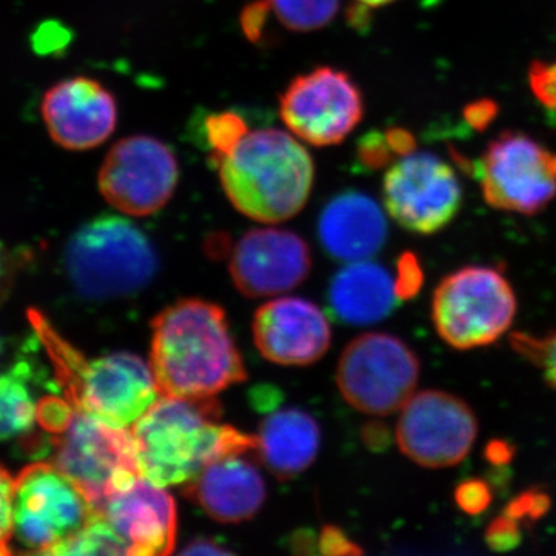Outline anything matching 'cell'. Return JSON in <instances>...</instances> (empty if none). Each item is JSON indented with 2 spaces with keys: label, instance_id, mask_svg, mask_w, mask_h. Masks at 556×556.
Returning <instances> with one entry per match:
<instances>
[{
  "label": "cell",
  "instance_id": "cell-1",
  "mask_svg": "<svg viewBox=\"0 0 556 556\" xmlns=\"http://www.w3.org/2000/svg\"><path fill=\"white\" fill-rule=\"evenodd\" d=\"M150 367L161 396L215 397L247 379L225 311L199 299L179 300L153 318Z\"/></svg>",
  "mask_w": 556,
  "mask_h": 556
},
{
  "label": "cell",
  "instance_id": "cell-2",
  "mask_svg": "<svg viewBox=\"0 0 556 556\" xmlns=\"http://www.w3.org/2000/svg\"><path fill=\"white\" fill-rule=\"evenodd\" d=\"M130 433L139 473L166 489L188 485L219 457L257 448L255 437L223 422L215 397L161 396Z\"/></svg>",
  "mask_w": 556,
  "mask_h": 556
},
{
  "label": "cell",
  "instance_id": "cell-3",
  "mask_svg": "<svg viewBox=\"0 0 556 556\" xmlns=\"http://www.w3.org/2000/svg\"><path fill=\"white\" fill-rule=\"evenodd\" d=\"M214 166L232 206L266 225L300 214L316 175L302 141L280 129L249 130Z\"/></svg>",
  "mask_w": 556,
  "mask_h": 556
},
{
  "label": "cell",
  "instance_id": "cell-4",
  "mask_svg": "<svg viewBox=\"0 0 556 556\" xmlns=\"http://www.w3.org/2000/svg\"><path fill=\"white\" fill-rule=\"evenodd\" d=\"M31 324L49 351L56 386L73 407L109 426L130 428L161 397L150 362L130 353H113L87 362L38 311H33Z\"/></svg>",
  "mask_w": 556,
  "mask_h": 556
},
{
  "label": "cell",
  "instance_id": "cell-5",
  "mask_svg": "<svg viewBox=\"0 0 556 556\" xmlns=\"http://www.w3.org/2000/svg\"><path fill=\"white\" fill-rule=\"evenodd\" d=\"M65 273L83 298H129L159 273L152 241L127 218L101 215L80 226L64 252Z\"/></svg>",
  "mask_w": 556,
  "mask_h": 556
},
{
  "label": "cell",
  "instance_id": "cell-6",
  "mask_svg": "<svg viewBox=\"0 0 556 556\" xmlns=\"http://www.w3.org/2000/svg\"><path fill=\"white\" fill-rule=\"evenodd\" d=\"M517 314L507 278L486 266H467L439 283L433 298L438 334L456 350H473L506 334Z\"/></svg>",
  "mask_w": 556,
  "mask_h": 556
},
{
  "label": "cell",
  "instance_id": "cell-7",
  "mask_svg": "<svg viewBox=\"0 0 556 556\" xmlns=\"http://www.w3.org/2000/svg\"><path fill=\"white\" fill-rule=\"evenodd\" d=\"M101 514L90 497L53 463H35L14 478L13 535L35 554L76 535Z\"/></svg>",
  "mask_w": 556,
  "mask_h": 556
},
{
  "label": "cell",
  "instance_id": "cell-8",
  "mask_svg": "<svg viewBox=\"0 0 556 556\" xmlns=\"http://www.w3.org/2000/svg\"><path fill=\"white\" fill-rule=\"evenodd\" d=\"M54 464L72 478L101 511L105 501L139 477L130 428L102 422L75 408L67 428L51 437Z\"/></svg>",
  "mask_w": 556,
  "mask_h": 556
},
{
  "label": "cell",
  "instance_id": "cell-9",
  "mask_svg": "<svg viewBox=\"0 0 556 556\" xmlns=\"http://www.w3.org/2000/svg\"><path fill=\"white\" fill-rule=\"evenodd\" d=\"M419 371V358L407 343L386 332H368L343 350L336 380L351 407L388 416L415 394Z\"/></svg>",
  "mask_w": 556,
  "mask_h": 556
},
{
  "label": "cell",
  "instance_id": "cell-10",
  "mask_svg": "<svg viewBox=\"0 0 556 556\" xmlns=\"http://www.w3.org/2000/svg\"><path fill=\"white\" fill-rule=\"evenodd\" d=\"M475 177L490 206L538 214L556 197V152L521 131H503L486 144Z\"/></svg>",
  "mask_w": 556,
  "mask_h": 556
},
{
  "label": "cell",
  "instance_id": "cell-11",
  "mask_svg": "<svg viewBox=\"0 0 556 556\" xmlns=\"http://www.w3.org/2000/svg\"><path fill=\"white\" fill-rule=\"evenodd\" d=\"M278 113L300 141L328 148L350 137L364 118V94L346 72L321 65L288 84Z\"/></svg>",
  "mask_w": 556,
  "mask_h": 556
},
{
  "label": "cell",
  "instance_id": "cell-12",
  "mask_svg": "<svg viewBox=\"0 0 556 556\" xmlns=\"http://www.w3.org/2000/svg\"><path fill=\"white\" fill-rule=\"evenodd\" d=\"M383 204L401 228L431 236L455 219L463 206L456 172L430 152L399 156L383 178Z\"/></svg>",
  "mask_w": 556,
  "mask_h": 556
},
{
  "label": "cell",
  "instance_id": "cell-13",
  "mask_svg": "<svg viewBox=\"0 0 556 556\" xmlns=\"http://www.w3.org/2000/svg\"><path fill=\"white\" fill-rule=\"evenodd\" d=\"M178 179V160L169 146L148 135H134L110 149L98 186L113 207L134 217H148L169 203Z\"/></svg>",
  "mask_w": 556,
  "mask_h": 556
},
{
  "label": "cell",
  "instance_id": "cell-14",
  "mask_svg": "<svg viewBox=\"0 0 556 556\" xmlns=\"http://www.w3.org/2000/svg\"><path fill=\"white\" fill-rule=\"evenodd\" d=\"M401 409L397 445L419 466H456L466 459L477 441V416L463 399L444 391H420Z\"/></svg>",
  "mask_w": 556,
  "mask_h": 556
},
{
  "label": "cell",
  "instance_id": "cell-15",
  "mask_svg": "<svg viewBox=\"0 0 556 556\" xmlns=\"http://www.w3.org/2000/svg\"><path fill=\"white\" fill-rule=\"evenodd\" d=\"M229 270L237 289L247 298H278L309 276L311 251L292 230L252 229L233 248Z\"/></svg>",
  "mask_w": 556,
  "mask_h": 556
},
{
  "label": "cell",
  "instance_id": "cell-16",
  "mask_svg": "<svg viewBox=\"0 0 556 556\" xmlns=\"http://www.w3.org/2000/svg\"><path fill=\"white\" fill-rule=\"evenodd\" d=\"M51 139L67 150H90L108 141L118 123V104L100 80L76 76L54 84L42 100Z\"/></svg>",
  "mask_w": 556,
  "mask_h": 556
},
{
  "label": "cell",
  "instance_id": "cell-17",
  "mask_svg": "<svg viewBox=\"0 0 556 556\" xmlns=\"http://www.w3.org/2000/svg\"><path fill=\"white\" fill-rule=\"evenodd\" d=\"M255 346L278 365H311L331 345V327L324 311L302 298H278L265 303L254 317Z\"/></svg>",
  "mask_w": 556,
  "mask_h": 556
},
{
  "label": "cell",
  "instance_id": "cell-18",
  "mask_svg": "<svg viewBox=\"0 0 556 556\" xmlns=\"http://www.w3.org/2000/svg\"><path fill=\"white\" fill-rule=\"evenodd\" d=\"M101 514L123 538L129 555L160 556L177 543V504L166 486L139 475L131 484L113 493Z\"/></svg>",
  "mask_w": 556,
  "mask_h": 556
},
{
  "label": "cell",
  "instance_id": "cell-19",
  "mask_svg": "<svg viewBox=\"0 0 556 556\" xmlns=\"http://www.w3.org/2000/svg\"><path fill=\"white\" fill-rule=\"evenodd\" d=\"M247 455L233 453L219 457L186 489L188 496L215 521L225 525L248 521L265 504V479Z\"/></svg>",
  "mask_w": 556,
  "mask_h": 556
},
{
  "label": "cell",
  "instance_id": "cell-20",
  "mask_svg": "<svg viewBox=\"0 0 556 556\" xmlns=\"http://www.w3.org/2000/svg\"><path fill=\"white\" fill-rule=\"evenodd\" d=\"M317 230L321 247L332 258L361 262L375 257L386 247L387 215L372 197L348 190L328 201Z\"/></svg>",
  "mask_w": 556,
  "mask_h": 556
},
{
  "label": "cell",
  "instance_id": "cell-21",
  "mask_svg": "<svg viewBox=\"0 0 556 556\" xmlns=\"http://www.w3.org/2000/svg\"><path fill=\"white\" fill-rule=\"evenodd\" d=\"M328 299L340 321L367 327L390 316L404 298L399 280L369 258L346 263L332 278Z\"/></svg>",
  "mask_w": 556,
  "mask_h": 556
},
{
  "label": "cell",
  "instance_id": "cell-22",
  "mask_svg": "<svg viewBox=\"0 0 556 556\" xmlns=\"http://www.w3.org/2000/svg\"><path fill=\"white\" fill-rule=\"evenodd\" d=\"M257 452L265 466L280 478L302 473L316 460L320 428L316 419L299 408L270 413L260 426Z\"/></svg>",
  "mask_w": 556,
  "mask_h": 556
},
{
  "label": "cell",
  "instance_id": "cell-23",
  "mask_svg": "<svg viewBox=\"0 0 556 556\" xmlns=\"http://www.w3.org/2000/svg\"><path fill=\"white\" fill-rule=\"evenodd\" d=\"M40 382L38 367L30 361H20L0 372V442L17 439L25 453L46 456L51 453L49 438L36 437L38 402L33 388Z\"/></svg>",
  "mask_w": 556,
  "mask_h": 556
},
{
  "label": "cell",
  "instance_id": "cell-24",
  "mask_svg": "<svg viewBox=\"0 0 556 556\" xmlns=\"http://www.w3.org/2000/svg\"><path fill=\"white\" fill-rule=\"evenodd\" d=\"M342 0H266L270 17L289 31L309 33L328 27Z\"/></svg>",
  "mask_w": 556,
  "mask_h": 556
},
{
  "label": "cell",
  "instance_id": "cell-25",
  "mask_svg": "<svg viewBox=\"0 0 556 556\" xmlns=\"http://www.w3.org/2000/svg\"><path fill=\"white\" fill-rule=\"evenodd\" d=\"M47 555H129V548L104 515L98 514L76 535L58 544Z\"/></svg>",
  "mask_w": 556,
  "mask_h": 556
},
{
  "label": "cell",
  "instance_id": "cell-26",
  "mask_svg": "<svg viewBox=\"0 0 556 556\" xmlns=\"http://www.w3.org/2000/svg\"><path fill=\"white\" fill-rule=\"evenodd\" d=\"M248 131V123L239 113L218 112L208 115L204 121V137L212 164L228 155Z\"/></svg>",
  "mask_w": 556,
  "mask_h": 556
},
{
  "label": "cell",
  "instance_id": "cell-27",
  "mask_svg": "<svg viewBox=\"0 0 556 556\" xmlns=\"http://www.w3.org/2000/svg\"><path fill=\"white\" fill-rule=\"evenodd\" d=\"M514 345L543 369L544 378L556 388V332L544 339L519 334L514 338Z\"/></svg>",
  "mask_w": 556,
  "mask_h": 556
},
{
  "label": "cell",
  "instance_id": "cell-28",
  "mask_svg": "<svg viewBox=\"0 0 556 556\" xmlns=\"http://www.w3.org/2000/svg\"><path fill=\"white\" fill-rule=\"evenodd\" d=\"M357 160L367 169L376 170L396 161L397 155L391 149L386 131H369L358 141Z\"/></svg>",
  "mask_w": 556,
  "mask_h": 556
},
{
  "label": "cell",
  "instance_id": "cell-29",
  "mask_svg": "<svg viewBox=\"0 0 556 556\" xmlns=\"http://www.w3.org/2000/svg\"><path fill=\"white\" fill-rule=\"evenodd\" d=\"M14 478L0 466V555H10L13 538Z\"/></svg>",
  "mask_w": 556,
  "mask_h": 556
},
{
  "label": "cell",
  "instance_id": "cell-30",
  "mask_svg": "<svg viewBox=\"0 0 556 556\" xmlns=\"http://www.w3.org/2000/svg\"><path fill=\"white\" fill-rule=\"evenodd\" d=\"M269 21L270 13L266 0L248 3L240 17L244 36L254 43H263L268 39Z\"/></svg>",
  "mask_w": 556,
  "mask_h": 556
},
{
  "label": "cell",
  "instance_id": "cell-31",
  "mask_svg": "<svg viewBox=\"0 0 556 556\" xmlns=\"http://www.w3.org/2000/svg\"><path fill=\"white\" fill-rule=\"evenodd\" d=\"M456 503L467 514L478 515L492 503V492L484 481L471 479L457 486Z\"/></svg>",
  "mask_w": 556,
  "mask_h": 556
},
{
  "label": "cell",
  "instance_id": "cell-32",
  "mask_svg": "<svg viewBox=\"0 0 556 556\" xmlns=\"http://www.w3.org/2000/svg\"><path fill=\"white\" fill-rule=\"evenodd\" d=\"M485 538L489 546L495 548V551H510V548L517 547L519 541H521L519 522L517 519L504 514L503 517L495 519V521L489 526Z\"/></svg>",
  "mask_w": 556,
  "mask_h": 556
},
{
  "label": "cell",
  "instance_id": "cell-33",
  "mask_svg": "<svg viewBox=\"0 0 556 556\" xmlns=\"http://www.w3.org/2000/svg\"><path fill=\"white\" fill-rule=\"evenodd\" d=\"M530 84L538 100L547 108L556 109V62L554 64L535 62L530 70Z\"/></svg>",
  "mask_w": 556,
  "mask_h": 556
},
{
  "label": "cell",
  "instance_id": "cell-34",
  "mask_svg": "<svg viewBox=\"0 0 556 556\" xmlns=\"http://www.w3.org/2000/svg\"><path fill=\"white\" fill-rule=\"evenodd\" d=\"M548 506V496L543 492H527L518 496L517 500L511 501L510 506L504 514L508 515L518 522L525 521V519H538L546 514Z\"/></svg>",
  "mask_w": 556,
  "mask_h": 556
},
{
  "label": "cell",
  "instance_id": "cell-35",
  "mask_svg": "<svg viewBox=\"0 0 556 556\" xmlns=\"http://www.w3.org/2000/svg\"><path fill=\"white\" fill-rule=\"evenodd\" d=\"M24 260V255L11 251L9 247L0 241V303L9 298L14 277H16L17 270L21 269V263Z\"/></svg>",
  "mask_w": 556,
  "mask_h": 556
},
{
  "label": "cell",
  "instance_id": "cell-36",
  "mask_svg": "<svg viewBox=\"0 0 556 556\" xmlns=\"http://www.w3.org/2000/svg\"><path fill=\"white\" fill-rule=\"evenodd\" d=\"M356 2L368 7V9H379V7H386L388 3L396 2V0H356Z\"/></svg>",
  "mask_w": 556,
  "mask_h": 556
}]
</instances>
